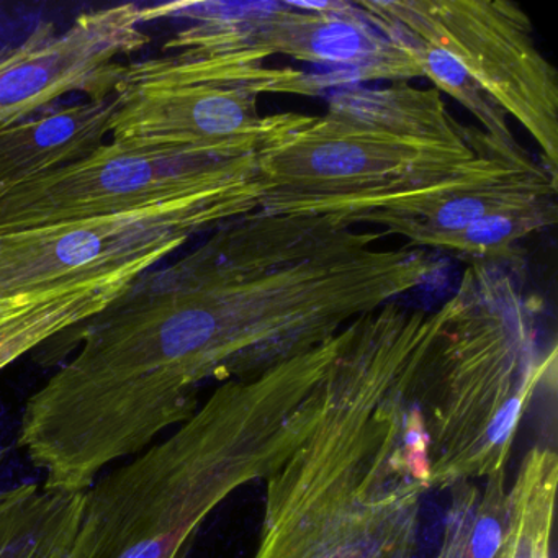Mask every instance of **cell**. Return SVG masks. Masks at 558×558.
<instances>
[{
    "instance_id": "13",
    "label": "cell",
    "mask_w": 558,
    "mask_h": 558,
    "mask_svg": "<svg viewBox=\"0 0 558 558\" xmlns=\"http://www.w3.org/2000/svg\"><path fill=\"white\" fill-rule=\"evenodd\" d=\"M142 274L0 300V371L102 312Z\"/></svg>"
},
{
    "instance_id": "12",
    "label": "cell",
    "mask_w": 558,
    "mask_h": 558,
    "mask_svg": "<svg viewBox=\"0 0 558 558\" xmlns=\"http://www.w3.org/2000/svg\"><path fill=\"white\" fill-rule=\"evenodd\" d=\"M122 93L107 99L51 107L0 129V194L22 182L60 171L106 145Z\"/></svg>"
},
{
    "instance_id": "8",
    "label": "cell",
    "mask_w": 558,
    "mask_h": 558,
    "mask_svg": "<svg viewBox=\"0 0 558 558\" xmlns=\"http://www.w3.org/2000/svg\"><path fill=\"white\" fill-rule=\"evenodd\" d=\"M384 32L440 48L541 149L558 179V76L511 0H359Z\"/></svg>"
},
{
    "instance_id": "10",
    "label": "cell",
    "mask_w": 558,
    "mask_h": 558,
    "mask_svg": "<svg viewBox=\"0 0 558 558\" xmlns=\"http://www.w3.org/2000/svg\"><path fill=\"white\" fill-rule=\"evenodd\" d=\"M143 9L112 5L80 15L63 34L44 24L0 51V129L51 109L68 94L100 100L125 89V61L149 44Z\"/></svg>"
},
{
    "instance_id": "5",
    "label": "cell",
    "mask_w": 558,
    "mask_h": 558,
    "mask_svg": "<svg viewBox=\"0 0 558 558\" xmlns=\"http://www.w3.org/2000/svg\"><path fill=\"white\" fill-rule=\"evenodd\" d=\"M125 86L110 142L230 161L259 156L302 122V113L263 116L264 96H316L331 84L328 74L269 66L260 54L241 53L126 63Z\"/></svg>"
},
{
    "instance_id": "16",
    "label": "cell",
    "mask_w": 558,
    "mask_h": 558,
    "mask_svg": "<svg viewBox=\"0 0 558 558\" xmlns=\"http://www.w3.org/2000/svg\"><path fill=\"white\" fill-rule=\"evenodd\" d=\"M4 460H5V450L0 449V469H2V465H4Z\"/></svg>"
},
{
    "instance_id": "2",
    "label": "cell",
    "mask_w": 558,
    "mask_h": 558,
    "mask_svg": "<svg viewBox=\"0 0 558 558\" xmlns=\"http://www.w3.org/2000/svg\"><path fill=\"white\" fill-rule=\"evenodd\" d=\"M316 352L234 378L191 420L84 492L64 558H187L208 515L240 486L274 475L323 414Z\"/></svg>"
},
{
    "instance_id": "15",
    "label": "cell",
    "mask_w": 558,
    "mask_h": 558,
    "mask_svg": "<svg viewBox=\"0 0 558 558\" xmlns=\"http://www.w3.org/2000/svg\"><path fill=\"white\" fill-rule=\"evenodd\" d=\"M557 217V195L541 198L525 207L492 215L459 233L442 238L433 250L470 264L506 266L518 263L522 241L554 227Z\"/></svg>"
},
{
    "instance_id": "7",
    "label": "cell",
    "mask_w": 558,
    "mask_h": 558,
    "mask_svg": "<svg viewBox=\"0 0 558 558\" xmlns=\"http://www.w3.org/2000/svg\"><path fill=\"white\" fill-rule=\"evenodd\" d=\"M159 19L191 21L166 41V54H280L331 68L339 84L349 86L423 80L413 53L385 34L357 2H172L143 9V24Z\"/></svg>"
},
{
    "instance_id": "6",
    "label": "cell",
    "mask_w": 558,
    "mask_h": 558,
    "mask_svg": "<svg viewBox=\"0 0 558 558\" xmlns=\"http://www.w3.org/2000/svg\"><path fill=\"white\" fill-rule=\"evenodd\" d=\"M257 172L142 210L0 233V300L146 272L205 231L259 210Z\"/></svg>"
},
{
    "instance_id": "3",
    "label": "cell",
    "mask_w": 558,
    "mask_h": 558,
    "mask_svg": "<svg viewBox=\"0 0 558 558\" xmlns=\"http://www.w3.org/2000/svg\"><path fill=\"white\" fill-rule=\"evenodd\" d=\"M531 161L509 158L482 130L459 122L436 89L352 84L332 94L323 116H303L257 156L259 210L355 227L371 211Z\"/></svg>"
},
{
    "instance_id": "14",
    "label": "cell",
    "mask_w": 558,
    "mask_h": 558,
    "mask_svg": "<svg viewBox=\"0 0 558 558\" xmlns=\"http://www.w3.org/2000/svg\"><path fill=\"white\" fill-rule=\"evenodd\" d=\"M84 493L38 483L0 489V558H64L80 524Z\"/></svg>"
},
{
    "instance_id": "4",
    "label": "cell",
    "mask_w": 558,
    "mask_h": 558,
    "mask_svg": "<svg viewBox=\"0 0 558 558\" xmlns=\"http://www.w3.org/2000/svg\"><path fill=\"white\" fill-rule=\"evenodd\" d=\"M427 349L430 485L502 470L515 426L557 351L537 355V310L506 266L470 264Z\"/></svg>"
},
{
    "instance_id": "9",
    "label": "cell",
    "mask_w": 558,
    "mask_h": 558,
    "mask_svg": "<svg viewBox=\"0 0 558 558\" xmlns=\"http://www.w3.org/2000/svg\"><path fill=\"white\" fill-rule=\"evenodd\" d=\"M256 172L257 156L223 161L107 142L81 161L0 194V233L142 210Z\"/></svg>"
},
{
    "instance_id": "1",
    "label": "cell",
    "mask_w": 558,
    "mask_h": 558,
    "mask_svg": "<svg viewBox=\"0 0 558 558\" xmlns=\"http://www.w3.org/2000/svg\"><path fill=\"white\" fill-rule=\"evenodd\" d=\"M426 310L387 303L338 332L315 429L270 475L256 558H404L430 460L411 436Z\"/></svg>"
},
{
    "instance_id": "11",
    "label": "cell",
    "mask_w": 558,
    "mask_h": 558,
    "mask_svg": "<svg viewBox=\"0 0 558 558\" xmlns=\"http://www.w3.org/2000/svg\"><path fill=\"white\" fill-rule=\"evenodd\" d=\"M558 194V179L538 161L511 166L498 174L442 194L403 202L359 218L384 234H397L407 246L433 250L442 238L459 233L492 215L525 207Z\"/></svg>"
}]
</instances>
